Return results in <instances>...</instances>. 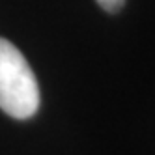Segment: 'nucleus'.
I'll list each match as a JSON object with an SVG mask.
<instances>
[{
  "instance_id": "f257e3e1",
  "label": "nucleus",
  "mask_w": 155,
  "mask_h": 155,
  "mask_svg": "<svg viewBox=\"0 0 155 155\" xmlns=\"http://www.w3.org/2000/svg\"><path fill=\"white\" fill-rule=\"evenodd\" d=\"M0 108L15 120H28L39 108L36 75L23 52L4 38H0Z\"/></svg>"
},
{
  "instance_id": "f03ea898",
  "label": "nucleus",
  "mask_w": 155,
  "mask_h": 155,
  "mask_svg": "<svg viewBox=\"0 0 155 155\" xmlns=\"http://www.w3.org/2000/svg\"><path fill=\"white\" fill-rule=\"evenodd\" d=\"M97 2L105 12H118V9L124 6L125 0H97Z\"/></svg>"
}]
</instances>
